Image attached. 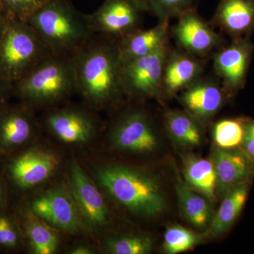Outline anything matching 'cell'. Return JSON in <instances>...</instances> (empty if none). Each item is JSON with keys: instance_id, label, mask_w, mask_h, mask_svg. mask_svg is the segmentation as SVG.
I'll use <instances>...</instances> for the list:
<instances>
[{"instance_id": "cell-1", "label": "cell", "mask_w": 254, "mask_h": 254, "mask_svg": "<svg viewBox=\"0 0 254 254\" xmlns=\"http://www.w3.org/2000/svg\"><path fill=\"white\" fill-rule=\"evenodd\" d=\"M77 91L95 108L115 103L125 94L118 39L93 34L71 53Z\"/></svg>"}, {"instance_id": "cell-2", "label": "cell", "mask_w": 254, "mask_h": 254, "mask_svg": "<svg viewBox=\"0 0 254 254\" xmlns=\"http://www.w3.org/2000/svg\"><path fill=\"white\" fill-rule=\"evenodd\" d=\"M97 178L114 199L136 215L154 216L165 208L161 187L146 172L125 165H108L97 171Z\"/></svg>"}, {"instance_id": "cell-3", "label": "cell", "mask_w": 254, "mask_h": 254, "mask_svg": "<svg viewBox=\"0 0 254 254\" xmlns=\"http://www.w3.org/2000/svg\"><path fill=\"white\" fill-rule=\"evenodd\" d=\"M26 21L53 54L71 55L93 35L86 14L68 0H50Z\"/></svg>"}, {"instance_id": "cell-4", "label": "cell", "mask_w": 254, "mask_h": 254, "mask_svg": "<svg viewBox=\"0 0 254 254\" xmlns=\"http://www.w3.org/2000/svg\"><path fill=\"white\" fill-rule=\"evenodd\" d=\"M71 55L50 53L13 85L12 92L26 105L59 102L77 91Z\"/></svg>"}, {"instance_id": "cell-5", "label": "cell", "mask_w": 254, "mask_h": 254, "mask_svg": "<svg viewBox=\"0 0 254 254\" xmlns=\"http://www.w3.org/2000/svg\"><path fill=\"white\" fill-rule=\"evenodd\" d=\"M49 54L27 21L6 15L0 38V77L13 86Z\"/></svg>"}, {"instance_id": "cell-6", "label": "cell", "mask_w": 254, "mask_h": 254, "mask_svg": "<svg viewBox=\"0 0 254 254\" xmlns=\"http://www.w3.org/2000/svg\"><path fill=\"white\" fill-rule=\"evenodd\" d=\"M170 51L168 43L152 54L122 61L121 81L125 94L137 98L161 95L164 68Z\"/></svg>"}, {"instance_id": "cell-7", "label": "cell", "mask_w": 254, "mask_h": 254, "mask_svg": "<svg viewBox=\"0 0 254 254\" xmlns=\"http://www.w3.org/2000/svg\"><path fill=\"white\" fill-rule=\"evenodd\" d=\"M144 12L140 0H105L96 11L86 16L93 34L118 40L141 28Z\"/></svg>"}, {"instance_id": "cell-8", "label": "cell", "mask_w": 254, "mask_h": 254, "mask_svg": "<svg viewBox=\"0 0 254 254\" xmlns=\"http://www.w3.org/2000/svg\"><path fill=\"white\" fill-rule=\"evenodd\" d=\"M254 50L250 37H246L232 39L229 46L214 53V70L229 95L245 86Z\"/></svg>"}, {"instance_id": "cell-9", "label": "cell", "mask_w": 254, "mask_h": 254, "mask_svg": "<svg viewBox=\"0 0 254 254\" xmlns=\"http://www.w3.org/2000/svg\"><path fill=\"white\" fill-rule=\"evenodd\" d=\"M58 165L59 158L53 152L32 148L9 160L6 165V174L16 189L24 190L46 181Z\"/></svg>"}, {"instance_id": "cell-10", "label": "cell", "mask_w": 254, "mask_h": 254, "mask_svg": "<svg viewBox=\"0 0 254 254\" xmlns=\"http://www.w3.org/2000/svg\"><path fill=\"white\" fill-rule=\"evenodd\" d=\"M111 140L117 149L129 153H150L158 144L153 120L141 110L125 114L114 127Z\"/></svg>"}, {"instance_id": "cell-11", "label": "cell", "mask_w": 254, "mask_h": 254, "mask_svg": "<svg viewBox=\"0 0 254 254\" xmlns=\"http://www.w3.org/2000/svg\"><path fill=\"white\" fill-rule=\"evenodd\" d=\"M171 32L180 49L199 58L223 46L222 37L198 14L195 8L180 15Z\"/></svg>"}, {"instance_id": "cell-12", "label": "cell", "mask_w": 254, "mask_h": 254, "mask_svg": "<svg viewBox=\"0 0 254 254\" xmlns=\"http://www.w3.org/2000/svg\"><path fill=\"white\" fill-rule=\"evenodd\" d=\"M68 178L73 200L88 226L98 228L105 225L109 218L108 205L98 187L74 159L70 164Z\"/></svg>"}, {"instance_id": "cell-13", "label": "cell", "mask_w": 254, "mask_h": 254, "mask_svg": "<svg viewBox=\"0 0 254 254\" xmlns=\"http://www.w3.org/2000/svg\"><path fill=\"white\" fill-rule=\"evenodd\" d=\"M30 211L53 226L68 232L81 229L72 195L62 187L52 189L32 200Z\"/></svg>"}, {"instance_id": "cell-14", "label": "cell", "mask_w": 254, "mask_h": 254, "mask_svg": "<svg viewBox=\"0 0 254 254\" xmlns=\"http://www.w3.org/2000/svg\"><path fill=\"white\" fill-rule=\"evenodd\" d=\"M213 163L217 177L216 194L224 197L235 187L250 182L254 175V163L238 148L214 151Z\"/></svg>"}, {"instance_id": "cell-15", "label": "cell", "mask_w": 254, "mask_h": 254, "mask_svg": "<svg viewBox=\"0 0 254 254\" xmlns=\"http://www.w3.org/2000/svg\"><path fill=\"white\" fill-rule=\"evenodd\" d=\"M227 95L218 82L203 76L182 91L180 100L190 115L198 122H207L215 116Z\"/></svg>"}, {"instance_id": "cell-16", "label": "cell", "mask_w": 254, "mask_h": 254, "mask_svg": "<svg viewBox=\"0 0 254 254\" xmlns=\"http://www.w3.org/2000/svg\"><path fill=\"white\" fill-rule=\"evenodd\" d=\"M204 63L201 58L180 49L169 53L164 68L162 94L174 95L202 77Z\"/></svg>"}, {"instance_id": "cell-17", "label": "cell", "mask_w": 254, "mask_h": 254, "mask_svg": "<svg viewBox=\"0 0 254 254\" xmlns=\"http://www.w3.org/2000/svg\"><path fill=\"white\" fill-rule=\"evenodd\" d=\"M34 120L26 106L0 108V153H9L21 148L33 138Z\"/></svg>"}, {"instance_id": "cell-18", "label": "cell", "mask_w": 254, "mask_h": 254, "mask_svg": "<svg viewBox=\"0 0 254 254\" xmlns=\"http://www.w3.org/2000/svg\"><path fill=\"white\" fill-rule=\"evenodd\" d=\"M46 123L55 137L70 144L86 143L95 131L93 118L85 112L73 108H65L50 114Z\"/></svg>"}, {"instance_id": "cell-19", "label": "cell", "mask_w": 254, "mask_h": 254, "mask_svg": "<svg viewBox=\"0 0 254 254\" xmlns=\"http://www.w3.org/2000/svg\"><path fill=\"white\" fill-rule=\"evenodd\" d=\"M212 21L232 39L250 37L254 31V0H220Z\"/></svg>"}, {"instance_id": "cell-20", "label": "cell", "mask_w": 254, "mask_h": 254, "mask_svg": "<svg viewBox=\"0 0 254 254\" xmlns=\"http://www.w3.org/2000/svg\"><path fill=\"white\" fill-rule=\"evenodd\" d=\"M170 23H158L150 29L137 30L118 40L122 61L136 59L155 53L169 43Z\"/></svg>"}, {"instance_id": "cell-21", "label": "cell", "mask_w": 254, "mask_h": 254, "mask_svg": "<svg viewBox=\"0 0 254 254\" xmlns=\"http://www.w3.org/2000/svg\"><path fill=\"white\" fill-rule=\"evenodd\" d=\"M183 173L188 186L208 200L214 199L217 177L212 160L187 155L183 160Z\"/></svg>"}, {"instance_id": "cell-22", "label": "cell", "mask_w": 254, "mask_h": 254, "mask_svg": "<svg viewBox=\"0 0 254 254\" xmlns=\"http://www.w3.org/2000/svg\"><path fill=\"white\" fill-rule=\"evenodd\" d=\"M176 189L180 208L187 221L197 228L206 227L212 215L208 198L190 188L179 175Z\"/></svg>"}, {"instance_id": "cell-23", "label": "cell", "mask_w": 254, "mask_h": 254, "mask_svg": "<svg viewBox=\"0 0 254 254\" xmlns=\"http://www.w3.org/2000/svg\"><path fill=\"white\" fill-rule=\"evenodd\" d=\"M250 182L230 190L222 200L218 212L210 222V231L213 235H220L231 228L245 207Z\"/></svg>"}, {"instance_id": "cell-24", "label": "cell", "mask_w": 254, "mask_h": 254, "mask_svg": "<svg viewBox=\"0 0 254 254\" xmlns=\"http://www.w3.org/2000/svg\"><path fill=\"white\" fill-rule=\"evenodd\" d=\"M167 131L175 142L185 146H196L201 141L198 120L189 113L168 110L165 114Z\"/></svg>"}, {"instance_id": "cell-25", "label": "cell", "mask_w": 254, "mask_h": 254, "mask_svg": "<svg viewBox=\"0 0 254 254\" xmlns=\"http://www.w3.org/2000/svg\"><path fill=\"white\" fill-rule=\"evenodd\" d=\"M31 214L23 222V232L31 252L35 254H54L59 243L58 235Z\"/></svg>"}, {"instance_id": "cell-26", "label": "cell", "mask_w": 254, "mask_h": 254, "mask_svg": "<svg viewBox=\"0 0 254 254\" xmlns=\"http://www.w3.org/2000/svg\"><path fill=\"white\" fill-rule=\"evenodd\" d=\"M145 12L156 16L158 23L169 22L194 8L195 0H140Z\"/></svg>"}, {"instance_id": "cell-27", "label": "cell", "mask_w": 254, "mask_h": 254, "mask_svg": "<svg viewBox=\"0 0 254 254\" xmlns=\"http://www.w3.org/2000/svg\"><path fill=\"white\" fill-rule=\"evenodd\" d=\"M213 138L218 148H238L244 136V119H225L215 124Z\"/></svg>"}, {"instance_id": "cell-28", "label": "cell", "mask_w": 254, "mask_h": 254, "mask_svg": "<svg viewBox=\"0 0 254 254\" xmlns=\"http://www.w3.org/2000/svg\"><path fill=\"white\" fill-rule=\"evenodd\" d=\"M105 247L114 254H146L151 252L153 242L148 237L129 235L109 239Z\"/></svg>"}, {"instance_id": "cell-29", "label": "cell", "mask_w": 254, "mask_h": 254, "mask_svg": "<svg viewBox=\"0 0 254 254\" xmlns=\"http://www.w3.org/2000/svg\"><path fill=\"white\" fill-rule=\"evenodd\" d=\"M197 234L182 226L169 227L164 236V250L168 254H177L191 250L199 242Z\"/></svg>"}, {"instance_id": "cell-30", "label": "cell", "mask_w": 254, "mask_h": 254, "mask_svg": "<svg viewBox=\"0 0 254 254\" xmlns=\"http://www.w3.org/2000/svg\"><path fill=\"white\" fill-rule=\"evenodd\" d=\"M22 232L17 220L11 214L0 210V249L16 250L22 241Z\"/></svg>"}, {"instance_id": "cell-31", "label": "cell", "mask_w": 254, "mask_h": 254, "mask_svg": "<svg viewBox=\"0 0 254 254\" xmlns=\"http://www.w3.org/2000/svg\"><path fill=\"white\" fill-rule=\"evenodd\" d=\"M7 16L26 21L50 0H0Z\"/></svg>"}, {"instance_id": "cell-32", "label": "cell", "mask_w": 254, "mask_h": 254, "mask_svg": "<svg viewBox=\"0 0 254 254\" xmlns=\"http://www.w3.org/2000/svg\"><path fill=\"white\" fill-rule=\"evenodd\" d=\"M240 148L254 163V120L244 119V136Z\"/></svg>"}, {"instance_id": "cell-33", "label": "cell", "mask_w": 254, "mask_h": 254, "mask_svg": "<svg viewBox=\"0 0 254 254\" xmlns=\"http://www.w3.org/2000/svg\"><path fill=\"white\" fill-rule=\"evenodd\" d=\"M12 85L5 81L0 77V108L4 105L5 100L11 92H12Z\"/></svg>"}, {"instance_id": "cell-34", "label": "cell", "mask_w": 254, "mask_h": 254, "mask_svg": "<svg viewBox=\"0 0 254 254\" xmlns=\"http://www.w3.org/2000/svg\"><path fill=\"white\" fill-rule=\"evenodd\" d=\"M7 193L4 182L0 178V210H3L6 203Z\"/></svg>"}, {"instance_id": "cell-35", "label": "cell", "mask_w": 254, "mask_h": 254, "mask_svg": "<svg viewBox=\"0 0 254 254\" xmlns=\"http://www.w3.org/2000/svg\"><path fill=\"white\" fill-rule=\"evenodd\" d=\"M6 14L5 13L4 8L0 1V38H1V33L4 29L5 23H6Z\"/></svg>"}, {"instance_id": "cell-36", "label": "cell", "mask_w": 254, "mask_h": 254, "mask_svg": "<svg viewBox=\"0 0 254 254\" xmlns=\"http://www.w3.org/2000/svg\"><path fill=\"white\" fill-rule=\"evenodd\" d=\"M70 253L72 254H90L93 253L91 249L88 248L85 246H78L76 248L73 249Z\"/></svg>"}]
</instances>
